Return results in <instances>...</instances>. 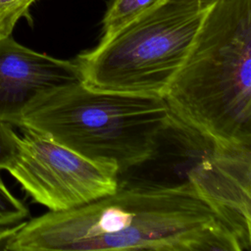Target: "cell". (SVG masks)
Segmentation results:
<instances>
[{
	"label": "cell",
	"mask_w": 251,
	"mask_h": 251,
	"mask_svg": "<svg viewBox=\"0 0 251 251\" xmlns=\"http://www.w3.org/2000/svg\"><path fill=\"white\" fill-rule=\"evenodd\" d=\"M9 251H244L228 222L188 180L120 183L82 206L12 227Z\"/></svg>",
	"instance_id": "1"
},
{
	"label": "cell",
	"mask_w": 251,
	"mask_h": 251,
	"mask_svg": "<svg viewBox=\"0 0 251 251\" xmlns=\"http://www.w3.org/2000/svg\"><path fill=\"white\" fill-rule=\"evenodd\" d=\"M164 99L213 148L251 147V0H216Z\"/></svg>",
	"instance_id": "2"
},
{
	"label": "cell",
	"mask_w": 251,
	"mask_h": 251,
	"mask_svg": "<svg viewBox=\"0 0 251 251\" xmlns=\"http://www.w3.org/2000/svg\"><path fill=\"white\" fill-rule=\"evenodd\" d=\"M172 123L162 96L102 90L80 80L36 95L18 127L41 133L120 175L154 158Z\"/></svg>",
	"instance_id": "3"
},
{
	"label": "cell",
	"mask_w": 251,
	"mask_h": 251,
	"mask_svg": "<svg viewBox=\"0 0 251 251\" xmlns=\"http://www.w3.org/2000/svg\"><path fill=\"white\" fill-rule=\"evenodd\" d=\"M207 8L196 0H167L100 38L75 60L82 81L102 90L164 97Z\"/></svg>",
	"instance_id": "4"
},
{
	"label": "cell",
	"mask_w": 251,
	"mask_h": 251,
	"mask_svg": "<svg viewBox=\"0 0 251 251\" xmlns=\"http://www.w3.org/2000/svg\"><path fill=\"white\" fill-rule=\"evenodd\" d=\"M21 130L6 171L34 202L49 211H66L117 189L119 173L113 167L90 161L31 129Z\"/></svg>",
	"instance_id": "5"
},
{
	"label": "cell",
	"mask_w": 251,
	"mask_h": 251,
	"mask_svg": "<svg viewBox=\"0 0 251 251\" xmlns=\"http://www.w3.org/2000/svg\"><path fill=\"white\" fill-rule=\"evenodd\" d=\"M82 80L75 61L58 59L0 38V123L18 126L25 107L46 90Z\"/></svg>",
	"instance_id": "6"
},
{
	"label": "cell",
	"mask_w": 251,
	"mask_h": 251,
	"mask_svg": "<svg viewBox=\"0 0 251 251\" xmlns=\"http://www.w3.org/2000/svg\"><path fill=\"white\" fill-rule=\"evenodd\" d=\"M251 147L214 148L189 180L228 222L244 251L251 249Z\"/></svg>",
	"instance_id": "7"
},
{
	"label": "cell",
	"mask_w": 251,
	"mask_h": 251,
	"mask_svg": "<svg viewBox=\"0 0 251 251\" xmlns=\"http://www.w3.org/2000/svg\"><path fill=\"white\" fill-rule=\"evenodd\" d=\"M167 0H111L102 19L101 38Z\"/></svg>",
	"instance_id": "8"
},
{
	"label": "cell",
	"mask_w": 251,
	"mask_h": 251,
	"mask_svg": "<svg viewBox=\"0 0 251 251\" xmlns=\"http://www.w3.org/2000/svg\"><path fill=\"white\" fill-rule=\"evenodd\" d=\"M28 216V208L12 194L0 176V229L22 223Z\"/></svg>",
	"instance_id": "9"
},
{
	"label": "cell",
	"mask_w": 251,
	"mask_h": 251,
	"mask_svg": "<svg viewBox=\"0 0 251 251\" xmlns=\"http://www.w3.org/2000/svg\"><path fill=\"white\" fill-rule=\"evenodd\" d=\"M36 0H0V35L12 34L17 23Z\"/></svg>",
	"instance_id": "10"
},
{
	"label": "cell",
	"mask_w": 251,
	"mask_h": 251,
	"mask_svg": "<svg viewBox=\"0 0 251 251\" xmlns=\"http://www.w3.org/2000/svg\"><path fill=\"white\" fill-rule=\"evenodd\" d=\"M18 138L19 135L14 131L12 126L0 123V172L6 170L13 159Z\"/></svg>",
	"instance_id": "11"
},
{
	"label": "cell",
	"mask_w": 251,
	"mask_h": 251,
	"mask_svg": "<svg viewBox=\"0 0 251 251\" xmlns=\"http://www.w3.org/2000/svg\"><path fill=\"white\" fill-rule=\"evenodd\" d=\"M197 2H199L202 6H204V7H209L212 3H214L216 0H196Z\"/></svg>",
	"instance_id": "12"
},
{
	"label": "cell",
	"mask_w": 251,
	"mask_h": 251,
	"mask_svg": "<svg viewBox=\"0 0 251 251\" xmlns=\"http://www.w3.org/2000/svg\"><path fill=\"white\" fill-rule=\"evenodd\" d=\"M2 37H3V36H1V35H0V38H2Z\"/></svg>",
	"instance_id": "13"
}]
</instances>
